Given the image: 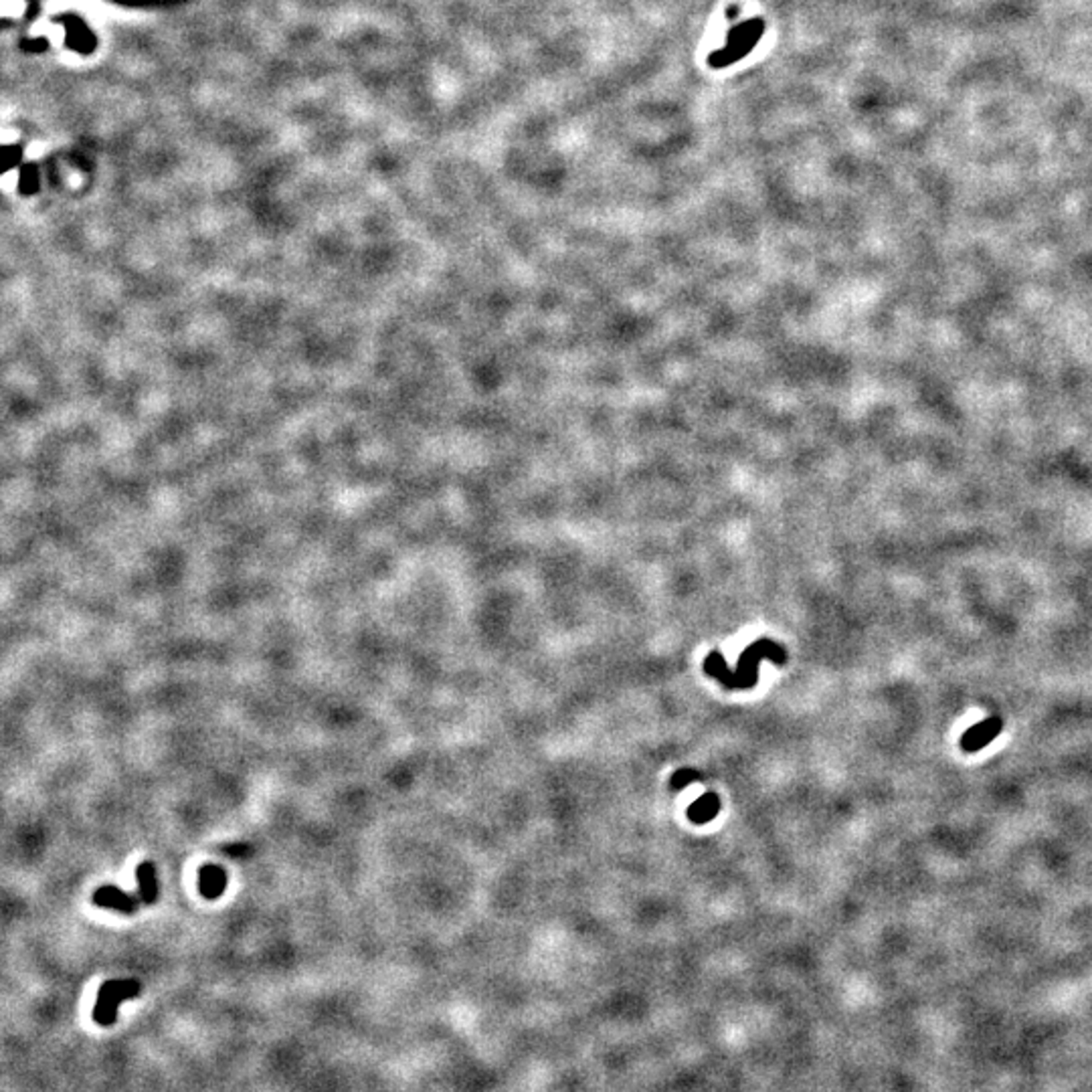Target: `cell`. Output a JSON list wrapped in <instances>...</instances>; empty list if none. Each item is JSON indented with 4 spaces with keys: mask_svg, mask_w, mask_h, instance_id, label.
Returning a JSON list of instances; mask_svg holds the SVG:
<instances>
[{
    "mask_svg": "<svg viewBox=\"0 0 1092 1092\" xmlns=\"http://www.w3.org/2000/svg\"><path fill=\"white\" fill-rule=\"evenodd\" d=\"M999 733H1001L999 718H987V721L975 724V727L965 733V737L961 739V746H963V751L967 752L981 751L986 749V746L992 743Z\"/></svg>",
    "mask_w": 1092,
    "mask_h": 1092,
    "instance_id": "5b68a950",
    "label": "cell"
},
{
    "mask_svg": "<svg viewBox=\"0 0 1092 1092\" xmlns=\"http://www.w3.org/2000/svg\"><path fill=\"white\" fill-rule=\"evenodd\" d=\"M37 172L35 168H27L21 174V192L22 195H33L37 190Z\"/></svg>",
    "mask_w": 1092,
    "mask_h": 1092,
    "instance_id": "9c48e42d",
    "label": "cell"
},
{
    "mask_svg": "<svg viewBox=\"0 0 1092 1092\" xmlns=\"http://www.w3.org/2000/svg\"><path fill=\"white\" fill-rule=\"evenodd\" d=\"M136 880H138V888H140V898L142 902L152 904L158 901V878H156V868L152 862H142L136 868Z\"/></svg>",
    "mask_w": 1092,
    "mask_h": 1092,
    "instance_id": "52a82bcc",
    "label": "cell"
},
{
    "mask_svg": "<svg viewBox=\"0 0 1092 1092\" xmlns=\"http://www.w3.org/2000/svg\"><path fill=\"white\" fill-rule=\"evenodd\" d=\"M763 658L773 660L777 666H783L787 661V652L779 646V643L769 642V639H759V642L751 643L749 648L745 649L743 655H740L737 670L731 672L727 667V661H724L721 652H712L709 658L704 660V672L710 674L716 680H721L722 686L731 688V690H745V688H755L757 680H759V661Z\"/></svg>",
    "mask_w": 1092,
    "mask_h": 1092,
    "instance_id": "6da1fadb",
    "label": "cell"
},
{
    "mask_svg": "<svg viewBox=\"0 0 1092 1092\" xmlns=\"http://www.w3.org/2000/svg\"><path fill=\"white\" fill-rule=\"evenodd\" d=\"M692 781H700V773L698 771H678L674 777H672L670 785L674 789H682V787H686L688 783H692Z\"/></svg>",
    "mask_w": 1092,
    "mask_h": 1092,
    "instance_id": "30bf717a",
    "label": "cell"
},
{
    "mask_svg": "<svg viewBox=\"0 0 1092 1092\" xmlns=\"http://www.w3.org/2000/svg\"><path fill=\"white\" fill-rule=\"evenodd\" d=\"M140 992H142V986L136 979H112V981H106L100 987L94 1020L100 1026H112L116 1022L118 1004L124 999L136 998V995H140Z\"/></svg>",
    "mask_w": 1092,
    "mask_h": 1092,
    "instance_id": "3957f363",
    "label": "cell"
},
{
    "mask_svg": "<svg viewBox=\"0 0 1092 1092\" xmlns=\"http://www.w3.org/2000/svg\"><path fill=\"white\" fill-rule=\"evenodd\" d=\"M763 31H765V22L761 19H751L740 22V25L734 27V29L728 33L727 43H724L722 49L715 51V53L709 57V65L715 67V69H724V67L733 65L734 61H740L746 55L755 49V45L759 43V39L763 37Z\"/></svg>",
    "mask_w": 1092,
    "mask_h": 1092,
    "instance_id": "7a4b0ae2",
    "label": "cell"
},
{
    "mask_svg": "<svg viewBox=\"0 0 1092 1092\" xmlns=\"http://www.w3.org/2000/svg\"><path fill=\"white\" fill-rule=\"evenodd\" d=\"M16 158H19V152L13 148H0V172L9 171V168L15 166Z\"/></svg>",
    "mask_w": 1092,
    "mask_h": 1092,
    "instance_id": "8fae6325",
    "label": "cell"
},
{
    "mask_svg": "<svg viewBox=\"0 0 1092 1092\" xmlns=\"http://www.w3.org/2000/svg\"><path fill=\"white\" fill-rule=\"evenodd\" d=\"M718 811H721V799H718L715 791H709V793L703 795L698 801H694L688 807V817L694 824H706L710 819H715Z\"/></svg>",
    "mask_w": 1092,
    "mask_h": 1092,
    "instance_id": "ba28073f",
    "label": "cell"
},
{
    "mask_svg": "<svg viewBox=\"0 0 1092 1092\" xmlns=\"http://www.w3.org/2000/svg\"><path fill=\"white\" fill-rule=\"evenodd\" d=\"M94 902L101 908L116 910L122 914H134L138 910V901L130 894L122 892L118 886H101L94 892Z\"/></svg>",
    "mask_w": 1092,
    "mask_h": 1092,
    "instance_id": "277c9868",
    "label": "cell"
},
{
    "mask_svg": "<svg viewBox=\"0 0 1092 1092\" xmlns=\"http://www.w3.org/2000/svg\"><path fill=\"white\" fill-rule=\"evenodd\" d=\"M199 888L202 896L208 898V901H214V898H219L220 894L225 892V888H227V874H225V870L219 868V866L208 864L205 866V868H201Z\"/></svg>",
    "mask_w": 1092,
    "mask_h": 1092,
    "instance_id": "8992f818",
    "label": "cell"
}]
</instances>
